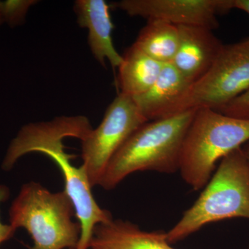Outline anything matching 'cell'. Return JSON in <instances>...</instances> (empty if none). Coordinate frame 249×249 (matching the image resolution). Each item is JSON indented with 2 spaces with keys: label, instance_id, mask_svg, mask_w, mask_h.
Masks as SVG:
<instances>
[{
  "label": "cell",
  "instance_id": "obj_18",
  "mask_svg": "<svg viewBox=\"0 0 249 249\" xmlns=\"http://www.w3.org/2000/svg\"><path fill=\"white\" fill-rule=\"evenodd\" d=\"M233 9L241 10L249 16V0H233Z\"/></svg>",
  "mask_w": 249,
  "mask_h": 249
},
{
  "label": "cell",
  "instance_id": "obj_20",
  "mask_svg": "<svg viewBox=\"0 0 249 249\" xmlns=\"http://www.w3.org/2000/svg\"><path fill=\"white\" fill-rule=\"evenodd\" d=\"M4 24V14H3V2L0 1V27Z\"/></svg>",
  "mask_w": 249,
  "mask_h": 249
},
{
  "label": "cell",
  "instance_id": "obj_16",
  "mask_svg": "<svg viewBox=\"0 0 249 249\" xmlns=\"http://www.w3.org/2000/svg\"><path fill=\"white\" fill-rule=\"evenodd\" d=\"M219 112L237 119H249V89L229 103Z\"/></svg>",
  "mask_w": 249,
  "mask_h": 249
},
{
  "label": "cell",
  "instance_id": "obj_13",
  "mask_svg": "<svg viewBox=\"0 0 249 249\" xmlns=\"http://www.w3.org/2000/svg\"><path fill=\"white\" fill-rule=\"evenodd\" d=\"M165 65L132 45L123 55L118 67L120 93L134 98L146 92L158 79Z\"/></svg>",
  "mask_w": 249,
  "mask_h": 249
},
{
  "label": "cell",
  "instance_id": "obj_5",
  "mask_svg": "<svg viewBox=\"0 0 249 249\" xmlns=\"http://www.w3.org/2000/svg\"><path fill=\"white\" fill-rule=\"evenodd\" d=\"M73 215L65 191L52 193L34 181L23 185L9 209L10 224L27 231L34 241L31 249H76L81 227Z\"/></svg>",
  "mask_w": 249,
  "mask_h": 249
},
{
  "label": "cell",
  "instance_id": "obj_11",
  "mask_svg": "<svg viewBox=\"0 0 249 249\" xmlns=\"http://www.w3.org/2000/svg\"><path fill=\"white\" fill-rule=\"evenodd\" d=\"M109 9L104 0H77L73 6L78 24L88 30V45L94 58L103 66L107 61L113 68H118L123 55L113 43L114 24Z\"/></svg>",
  "mask_w": 249,
  "mask_h": 249
},
{
  "label": "cell",
  "instance_id": "obj_22",
  "mask_svg": "<svg viewBox=\"0 0 249 249\" xmlns=\"http://www.w3.org/2000/svg\"></svg>",
  "mask_w": 249,
  "mask_h": 249
},
{
  "label": "cell",
  "instance_id": "obj_2",
  "mask_svg": "<svg viewBox=\"0 0 249 249\" xmlns=\"http://www.w3.org/2000/svg\"><path fill=\"white\" fill-rule=\"evenodd\" d=\"M196 109L149 121L136 129L108 163L99 186L111 190L132 173L178 170L183 140Z\"/></svg>",
  "mask_w": 249,
  "mask_h": 249
},
{
  "label": "cell",
  "instance_id": "obj_17",
  "mask_svg": "<svg viewBox=\"0 0 249 249\" xmlns=\"http://www.w3.org/2000/svg\"><path fill=\"white\" fill-rule=\"evenodd\" d=\"M9 196V188L4 185H0V204L7 200ZM16 231V229L11 224H4L0 220V245L11 239Z\"/></svg>",
  "mask_w": 249,
  "mask_h": 249
},
{
  "label": "cell",
  "instance_id": "obj_4",
  "mask_svg": "<svg viewBox=\"0 0 249 249\" xmlns=\"http://www.w3.org/2000/svg\"><path fill=\"white\" fill-rule=\"evenodd\" d=\"M249 141V119L209 108L196 109L181 147V177L193 190H201L212 178L217 162Z\"/></svg>",
  "mask_w": 249,
  "mask_h": 249
},
{
  "label": "cell",
  "instance_id": "obj_12",
  "mask_svg": "<svg viewBox=\"0 0 249 249\" xmlns=\"http://www.w3.org/2000/svg\"><path fill=\"white\" fill-rule=\"evenodd\" d=\"M90 249H175L166 232H147L121 219L98 224L93 229Z\"/></svg>",
  "mask_w": 249,
  "mask_h": 249
},
{
  "label": "cell",
  "instance_id": "obj_14",
  "mask_svg": "<svg viewBox=\"0 0 249 249\" xmlns=\"http://www.w3.org/2000/svg\"><path fill=\"white\" fill-rule=\"evenodd\" d=\"M178 26L151 19L139 32L133 45L154 60L170 64L178 52Z\"/></svg>",
  "mask_w": 249,
  "mask_h": 249
},
{
  "label": "cell",
  "instance_id": "obj_7",
  "mask_svg": "<svg viewBox=\"0 0 249 249\" xmlns=\"http://www.w3.org/2000/svg\"><path fill=\"white\" fill-rule=\"evenodd\" d=\"M249 89V39L224 45L213 65L193 84L188 109L219 111Z\"/></svg>",
  "mask_w": 249,
  "mask_h": 249
},
{
  "label": "cell",
  "instance_id": "obj_15",
  "mask_svg": "<svg viewBox=\"0 0 249 249\" xmlns=\"http://www.w3.org/2000/svg\"><path fill=\"white\" fill-rule=\"evenodd\" d=\"M2 2L4 24L14 28L24 24L29 9L38 1L36 0H6Z\"/></svg>",
  "mask_w": 249,
  "mask_h": 249
},
{
  "label": "cell",
  "instance_id": "obj_19",
  "mask_svg": "<svg viewBox=\"0 0 249 249\" xmlns=\"http://www.w3.org/2000/svg\"><path fill=\"white\" fill-rule=\"evenodd\" d=\"M242 150H243L244 154H245L246 159H247V163L249 166V141L248 142H246L245 145L242 147Z\"/></svg>",
  "mask_w": 249,
  "mask_h": 249
},
{
  "label": "cell",
  "instance_id": "obj_3",
  "mask_svg": "<svg viewBox=\"0 0 249 249\" xmlns=\"http://www.w3.org/2000/svg\"><path fill=\"white\" fill-rule=\"evenodd\" d=\"M235 217L249 219V166L242 147L221 160L197 200L166 232L167 240L171 245L210 223Z\"/></svg>",
  "mask_w": 249,
  "mask_h": 249
},
{
  "label": "cell",
  "instance_id": "obj_8",
  "mask_svg": "<svg viewBox=\"0 0 249 249\" xmlns=\"http://www.w3.org/2000/svg\"><path fill=\"white\" fill-rule=\"evenodd\" d=\"M113 6L132 17L213 30L219 27L218 15L233 9V0H121Z\"/></svg>",
  "mask_w": 249,
  "mask_h": 249
},
{
  "label": "cell",
  "instance_id": "obj_10",
  "mask_svg": "<svg viewBox=\"0 0 249 249\" xmlns=\"http://www.w3.org/2000/svg\"><path fill=\"white\" fill-rule=\"evenodd\" d=\"M179 43L172 65L195 84L207 73L224 45L213 30L196 26H178Z\"/></svg>",
  "mask_w": 249,
  "mask_h": 249
},
{
  "label": "cell",
  "instance_id": "obj_21",
  "mask_svg": "<svg viewBox=\"0 0 249 249\" xmlns=\"http://www.w3.org/2000/svg\"><path fill=\"white\" fill-rule=\"evenodd\" d=\"M249 249V248H248V249Z\"/></svg>",
  "mask_w": 249,
  "mask_h": 249
},
{
  "label": "cell",
  "instance_id": "obj_9",
  "mask_svg": "<svg viewBox=\"0 0 249 249\" xmlns=\"http://www.w3.org/2000/svg\"><path fill=\"white\" fill-rule=\"evenodd\" d=\"M193 85L172 64H165L153 86L133 98L147 122L167 119L189 109Z\"/></svg>",
  "mask_w": 249,
  "mask_h": 249
},
{
  "label": "cell",
  "instance_id": "obj_1",
  "mask_svg": "<svg viewBox=\"0 0 249 249\" xmlns=\"http://www.w3.org/2000/svg\"><path fill=\"white\" fill-rule=\"evenodd\" d=\"M91 129L89 119L81 115L59 116L53 120L26 124L11 141L2 163V169L8 171L22 156L38 152L58 165L65 181L64 191L73 203L81 227L76 249H89L94 228L113 219L111 213L100 207L95 200L83 167L72 165L73 156L65 151L64 139L73 137L82 141Z\"/></svg>",
  "mask_w": 249,
  "mask_h": 249
},
{
  "label": "cell",
  "instance_id": "obj_6",
  "mask_svg": "<svg viewBox=\"0 0 249 249\" xmlns=\"http://www.w3.org/2000/svg\"><path fill=\"white\" fill-rule=\"evenodd\" d=\"M147 122L133 98L119 93L114 98L101 124L81 141V166L91 188L99 186L108 163L121 145Z\"/></svg>",
  "mask_w": 249,
  "mask_h": 249
}]
</instances>
